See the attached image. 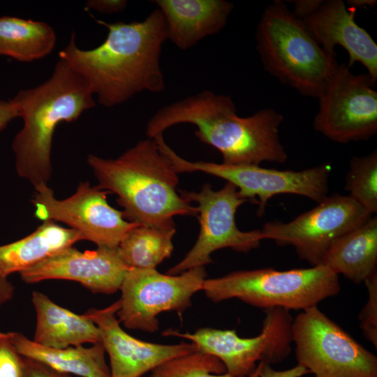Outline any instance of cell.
<instances>
[{"mask_svg": "<svg viewBox=\"0 0 377 377\" xmlns=\"http://www.w3.org/2000/svg\"><path fill=\"white\" fill-rule=\"evenodd\" d=\"M95 20L107 28L105 40L95 48L82 50L73 31L59 57L87 80L98 103L113 107L144 91H163L165 84L160 59L168 38L160 10L156 8L142 21L129 23Z\"/></svg>", "mask_w": 377, "mask_h": 377, "instance_id": "1", "label": "cell"}, {"mask_svg": "<svg viewBox=\"0 0 377 377\" xmlns=\"http://www.w3.org/2000/svg\"><path fill=\"white\" fill-rule=\"evenodd\" d=\"M283 117L272 108L237 115L230 96L205 90L160 108L148 121L153 138L176 124L195 125L196 137L220 151L227 165L283 163L288 154L279 138Z\"/></svg>", "mask_w": 377, "mask_h": 377, "instance_id": "2", "label": "cell"}, {"mask_svg": "<svg viewBox=\"0 0 377 377\" xmlns=\"http://www.w3.org/2000/svg\"><path fill=\"white\" fill-rule=\"evenodd\" d=\"M98 186L117 196L124 219L146 226H175L177 215H198V208L178 193L177 173L154 138L140 140L118 158L89 154Z\"/></svg>", "mask_w": 377, "mask_h": 377, "instance_id": "3", "label": "cell"}, {"mask_svg": "<svg viewBox=\"0 0 377 377\" xmlns=\"http://www.w3.org/2000/svg\"><path fill=\"white\" fill-rule=\"evenodd\" d=\"M12 99L23 119L12 142L16 171L34 188L47 185L55 128L62 121H76L84 111L95 107L92 91L87 80L59 58L49 79L19 91Z\"/></svg>", "mask_w": 377, "mask_h": 377, "instance_id": "4", "label": "cell"}, {"mask_svg": "<svg viewBox=\"0 0 377 377\" xmlns=\"http://www.w3.org/2000/svg\"><path fill=\"white\" fill-rule=\"evenodd\" d=\"M255 37L267 72L301 94L318 98L339 63L286 3L275 0L264 9Z\"/></svg>", "mask_w": 377, "mask_h": 377, "instance_id": "5", "label": "cell"}, {"mask_svg": "<svg viewBox=\"0 0 377 377\" xmlns=\"http://www.w3.org/2000/svg\"><path fill=\"white\" fill-rule=\"evenodd\" d=\"M201 290L214 302L237 298L264 309L303 311L336 296L341 286L339 275L319 265L284 271L274 268L236 271L205 279Z\"/></svg>", "mask_w": 377, "mask_h": 377, "instance_id": "6", "label": "cell"}, {"mask_svg": "<svg viewBox=\"0 0 377 377\" xmlns=\"http://www.w3.org/2000/svg\"><path fill=\"white\" fill-rule=\"evenodd\" d=\"M297 364L315 377H377V357L322 312L301 311L293 320Z\"/></svg>", "mask_w": 377, "mask_h": 377, "instance_id": "7", "label": "cell"}, {"mask_svg": "<svg viewBox=\"0 0 377 377\" xmlns=\"http://www.w3.org/2000/svg\"><path fill=\"white\" fill-rule=\"evenodd\" d=\"M160 149L170 161L177 174L203 172L235 185L242 198L258 205V216L264 214L267 202L276 195H298L317 203L327 195L330 163L299 171L280 170L259 165L189 161L177 155L165 142L161 145Z\"/></svg>", "mask_w": 377, "mask_h": 377, "instance_id": "8", "label": "cell"}, {"mask_svg": "<svg viewBox=\"0 0 377 377\" xmlns=\"http://www.w3.org/2000/svg\"><path fill=\"white\" fill-rule=\"evenodd\" d=\"M206 276L205 267L177 275L130 267L119 289L121 296L117 312L119 323L128 329L157 331V316L166 311L182 313L191 306L193 294L201 290Z\"/></svg>", "mask_w": 377, "mask_h": 377, "instance_id": "9", "label": "cell"}, {"mask_svg": "<svg viewBox=\"0 0 377 377\" xmlns=\"http://www.w3.org/2000/svg\"><path fill=\"white\" fill-rule=\"evenodd\" d=\"M372 214L348 195H327L311 209L288 222L267 221L260 230L263 239L293 246L311 267L321 265L330 246L368 221Z\"/></svg>", "mask_w": 377, "mask_h": 377, "instance_id": "10", "label": "cell"}, {"mask_svg": "<svg viewBox=\"0 0 377 377\" xmlns=\"http://www.w3.org/2000/svg\"><path fill=\"white\" fill-rule=\"evenodd\" d=\"M266 316L261 332L251 338L239 337L235 330L200 328L194 333L165 331L188 339L198 351L212 355L225 365L226 373L233 377L248 376L257 362L276 364L283 361L290 351L293 320L281 308L265 309Z\"/></svg>", "mask_w": 377, "mask_h": 377, "instance_id": "11", "label": "cell"}, {"mask_svg": "<svg viewBox=\"0 0 377 377\" xmlns=\"http://www.w3.org/2000/svg\"><path fill=\"white\" fill-rule=\"evenodd\" d=\"M367 73L355 74L338 64L318 97L313 128L341 144L368 140L377 133V91Z\"/></svg>", "mask_w": 377, "mask_h": 377, "instance_id": "12", "label": "cell"}, {"mask_svg": "<svg viewBox=\"0 0 377 377\" xmlns=\"http://www.w3.org/2000/svg\"><path fill=\"white\" fill-rule=\"evenodd\" d=\"M189 202L198 204L200 232L196 242L185 257L168 271L177 275L188 269L205 267L212 263L211 255L224 248L242 253L258 248L263 239L260 230H240L235 222V214L239 206L247 202L242 198L237 187L230 182L219 191L205 184L198 192L179 191Z\"/></svg>", "mask_w": 377, "mask_h": 377, "instance_id": "13", "label": "cell"}, {"mask_svg": "<svg viewBox=\"0 0 377 377\" xmlns=\"http://www.w3.org/2000/svg\"><path fill=\"white\" fill-rule=\"evenodd\" d=\"M35 191L31 202L36 218L63 222L98 247H118L132 228L140 226L126 221L123 212L108 203V191L88 182H80L75 193L63 200L57 199L48 185Z\"/></svg>", "mask_w": 377, "mask_h": 377, "instance_id": "14", "label": "cell"}, {"mask_svg": "<svg viewBox=\"0 0 377 377\" xmlns=\"http://www.w3.org/2000/svg\"><path fill=\"white\" fill-rule=\"evenodd\" d=\"M119 309L117 300L84 313L99 330L101 342L110 357V377H140L170 359L198 350L193 343L164 345L131 337L120 327L116 316Z\"/></svg>", "mask_w": 377, "mask_h": 377, "instance_id": "15", "label": "cell"}, {"mask_svg": "<svg viewBox=\"0 0 377 377\" xmlns=\"http://www.w3.org/2000/svg\"><path fill=\"white\" fill-rule=\"evenodd\" d=\"M129 268L118 247H98L81 252L71 246L20 272V275L27 283L49 279L71 280L91 293L108 295L120 289Z\"/></svg>", "mask_w": 377, "mask_h": 377, "instance_id": "16", "label": "cell"}, {"mask_svg": "<svg viewBox=\"0 0 377 377\" xmlns=\"http://www.w3.org/2000/svg\"><path fill=\"white\" fill-rule=\"evenodd\" d=\"M302 20L327 53L336 55L334 47L340 45L348 54V67L360 63L376 84L377 45L371 35L355 22V11L349 10L344 1H323L315 12Z\"/></svg>", "mask_w": 377, "mask_h": 377, "instance_id": "17", "label": "cell"}, {"mask_svg": "<svg viewBox=\"0 0 377 377\" xmlns=\"http://www.w3.org/2000/svg\"><path fill=\"white\" fill-rule=\"evenodd\" d=\"M162 13L168 40L180 50L194 46L225 27L234 4L223 0H155Z\"/></svg>", "mask_w": 377, "mask_h": 377, "instance_id": "18", "label": "cell"}, {"mask_svg": "<svg viewBox=\"0 0 377 377\" xmlns=\"http://www.w3.org/2000/svg\"><path fill=\"white\" fill-rule=\"evenodd\" d=\"M31 302L36 315L33 339L36 343L64 348L101 342L98 327L84 314L78 315L63 308L37 290L32 292Z\"/></svg>", "mask_w": 377, "mask_h": 377, "instance_id": "19", "label": "cell"}, {"mask_svg": "<svg viewBox=\"0 0 377 377\" xmlns=\"http://www.w3.org/2000/svg\"><path fill=\"white\" fill-rule=\"evenodd\" d=\"M83 240L81 234L45 221L30 235L0 246V274L7 278L21 272Z\"/></svg>", "mask_w": 377, "mask_h": 377, "instance_id": "20", "label": "cell"}, {"mask_svg": "<svg viewBox=\"0 0 377 377\" xmlns=\"http://www.w3.org/2000/svg\"><path fill=\"white\" fill-rule=\"evenodd\" d=\"M321 265L355 284L364 283L376 272L377 217L371 216L337 239L325 253Z\"/></svg>", "mask_w": 377, "mask_h": 377, "instance_id": "21", "label": "cell"}, {"mask_svg": "<svg viewBox=\"0 0 377 377\" xmlns=\"http://www.w3.org/2000/svg\"><path fill=\"white\" fill-rule=\"evenodd\" d=\"M10 334L20 355L37 360L58 372L82 377L111 376L101 342L88 348L82 345L54 348L39 345L20 332H10Z\"/></svg>", "mask_w": 377, "mask_h": 377, "instance_id": "22", "label": "cell"}, {"mask_svg": "<svg viewBox=\"0 0 377 377\" xmlns=\"http://www.w3.org/2000/svg\"><path fill=\"white\" fill-rule=\"evenodd\" d=\"M55 44V32L44 22L11 16L0 17V55L30 62L50 54Z\"/></svg>", "mask_w": 377, "mask_h": 377, "instance_id": "23", "label": "cell"}, {"mask_svg": "<svg viewBox=\"0 0 377 377\" xmlns=\"http://www.w3.org/2000/svg\"><path fill=\"white\" fill-rule=\"evenodd\" d=\"M175 226H138L124 237L118 248L124 262L130 267L156 269L173 251Z\"/></svg>", "mask_w": 377, "mask_h": 377, "instance_id": "24", "label": "cell"}, {"mask_svg": "<svg viewBox=\"0 0 377 377\" xmlns=\"http://www.w3.org/2000/svg\"><path fill=\"white\" fill-rule=\"evenodd\" d=\"M344 189L372 215L377 212V151L350 160Z\"/></svg>", "mask_w": 377, "mask_h": 377, "instance_id": "25", "label": "cell"}, {"mask_svg": "<svg viewBox=\"0 0 377 377\" xmlns=\"http://www.w3.org/2000/svg\"><path fill=\"white\" fill-rule=\"evenodd\" d=\"M149 377H233L216 357L195 351L170 359L151 371Z\"/></svg>", "mask_w": 377, "mask_h": 377, "instance_id": "26", "label": "cell"}, {"mask_svg": "<svg viewBox=\"0 0 377 377\" xmlns=\"http://www.w3.org/2000/svg\"><path fill=\"white\" fill-rule=\"evenodd\" d=\"M368 299L359 315L360 327L368 341L377 348V272L364 282Z\"/></svg>", "mask_w": 377, "mask_h": 377, "instance_id": "27", "label": "cell"}, {"mask_svg": "<svg viewBox=\"0 0 377 377\" xmlns=\"http://www.w3.org/2000/svg\"><path fill=\"white\" fill-rule=\"evenodd\" d=\"M24 357L14 346L10 332H0V377H22Z\"/></svg>", "mask_w": 377, "mask_h": 377, "instance_id": "28", "label": "cell"}, {"mask_svg": "<svg viewBox=\"0 0 377 377\" xmlns=\"http://www.w3.org/2000/svg\"><path fill=\"white\" fill-rule=\"evenodd\" d=\"M24 371L22 377H68L69 375L58 372L48 366L24 357Z\"/></svg>", "mask_w": 377, "mask_h": 377, "instance_id": "29", "label": "cell"}, {"mask_svg": "<svg viewBox=\"0 0 377 377\" xmlns=\"http://www.w3.org/2000/svg\"><path fill=\"white\" fill-rule=\"evenodd\" d=\"M127 3L125 0H89L85 3V8L101 13L113 14L124 10Z\"/></svg>", "mask_w": 377, "mask_h": 377, "instance_id": "30", "label": "cell"}, {"mask_svg": "<svg viewBox=\"0 0 377 377\" xmlns=\"http://www.w3.org/2000/svg\"><path fill=\"white\" fill-rule=\"evenodd\" d=\"M307 374H309V371L298 364L286 370L276 371L273 369L270 364L264 363L260 377H301Z\"/></svg>", "mask_w": 377, "mask_h": 377, "instance_id": "31", "label": "cell"}, {"mask_svg": "<svg viewBox=\"0 0 377 377\" xmlns=\"http://www.w3.org/2000/svg\"><path fill=\"white\" fill-rule=\"evenodd\" d=\"M20 117L17 108L13 99L0 100V131L13 119Z\"/></svg>", "mask_w": 377, "mask_h": 377, "instance_id": "32", "label": "cell"}, {"mask_svg": "<svg viewBox=\"0 0 377 377\" xmlns=\"http://www.w3.org/2000/svg\"><path fill=\"white\" fill-rule=\"evenodd\" d=\"M293 13L300 20H303L315 12L320 6L323 0H296L293 1Z\"/></svg>", "mask_w": 377, "mask_h": 377, "instance_id": "33", "label": "cell"}, {"mask_svg": "<svg viewBox=\"0 0 377 377\" xmlns=\"http://www.w3.org/2000/svg\"><path fill=\"white\" fill-rule=\"evenodd\" d=\"M376 0H347L346 4L353 8L374 7L376 4Z\"/></svg>", "mask_w": 377, "mask_h": 377, "instance_id": "34", "label": "cell"}, {"mask_svg": "<svg viewBox=\"0 0 377 377\" xmlns=\"http://www.w3.org/2000/svg\"><path fill=\"white\" fill-rule=\"evenodd\" d=\"M263 364V362H259L254 370L248 376V377H260V372Z\"/></svg>", "mask_w": 377, "mask_h": 377, "instance_id": "35", "label": "cell"}, {"mask_svg": "<svg viewBox=\"0 0 377 377\" xmlns=\"http://www.w3.org/2000/svg\"><path fill=\"white\" fill-rule=\"evenodd\" d=\"M68 377H71V376H69Z\"/></svg>", "mask_w": 377, "mask_h": 377, "instance_id": "36", "label": "cell"}]
</instances>
